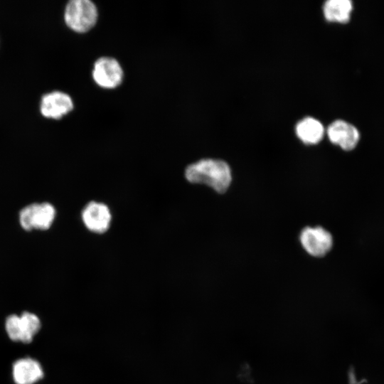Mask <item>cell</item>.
Returning <instances> with one entry per match:
<instances>
[{
	"mask_svg": "<svg viewBox=\"0 0 384 384\" xmlns=\"http://www.w3.org/2000/svg\"><path fill=\"white\" fill-rule=\"evenodd\" d=\"M184 175L190 183L206 184L220 193L228 190L232 181L228 164L219 159H205L194 162L186 167Z\"/></svg>",
	"mask_w": 384,
	"mask_h": 384,
	"instance_id": "6da1fadb",
	"label": "cell"
},
{
	"mask_svg": "<svg viewBox=\"0 0 384 384\" xmlns=\"http://www.w3.org/2000/svg\"><path fill=\"white\" fill-rule=\"evenodd\" d=\"M97 18V8L90 0H71L65 6V23L77 33H85L90 30L96 24Z\"/></svg>",
	"mask_w": 384,
	"mask_h": 384,
	"instance_id": "7a4b0ae2",
	"label": "cell"
},
{
	"mask_svg": "<svg viewBox=\"0 0 384 384\" xmlns=\"http://www.w3.org/2000/svg\"><path fill=\"white\" fill-rule=\"evenodd\" d=\"M6 331L14 341L31 342L41 328V321L34 314L23 312L21 315L8 316L5 322Z\"/></svg>",
	"mask_w": 384,
	"mask_h": 384,
	"instance_id": "3957f363",
	"label": "cell"
},
{
	"mask_svg": "<svg viewBox=\"0 0 384 384\" xmlns=\"http://www.w3.org/2000/svg\"><path fill=\"white\" fill-rule=\"evenodd\" d=\"M55 217V208L48 203H33L23 208L19 213V222L26 230H46Z\"/></svg>",
	"mask_w": 384,
	"mask_h": 384,
	"instance_id": "277c9868",
	"label": "cell"
},
{
	"mask_svg": "<svg viewBox=\"0 0 384 384\" xmlns=\"http://www.w3.org/2000/svg\"><path fill=\"white\" fill-rule=\"evenodd\" d=\"M92 76L98 86L105 89H113L122 83L124 72L115 58L104 56L95 62Z\"/></svg>",
	"mask_w": 384,
	"mask_h": 384,
	"instance_id": "5b68a950",
	"label": "cell"
},
{
	"mask_svg": "<svg viewBox=\"0 0 384 384\" xmlns=\"http://www.w3.org/2000/svg\"><path fill=\"white\" fill-rule=\"evenodd\" d=\"M300 241L304 250L314 257H323L332 247L331 233L321 227H306L301 233Z\"/></svg>",
	"mask_w": 384,
	"mask_h": 384,
	"instance_id": "8992f818",
	"label": "cell"
},
{
	"mask_svg": "<svg viewBox=\"0 0 384 384\" xmlns=\"http://www.w3.org/2000/svg\"><path fill=\"white\" fill-rule=\"evenodd\" d=\"M71 97L61 91H53L42 96L40 102L41 114L50 119H59L73 110Z\"/></svg>",
	"mask_w": 384,
	"mask_h": 384,
	"instance_id": "52a82bcc",
	"label": "cell"
},
{
	"mask_svg": "<svg viewBox=\"0 0 384 384\" xmlns=\"http://www.w3.org/2000/svg\"><path fill=\"white\" fill-rule=\"evenodd\" d=\"M81 217L85 226L90 231L95 233L106 232L112 220L108 206L96 201H91L85 206Z\"/></svg>",
	"mask_w": 384,
	"mask_h": 384,
	"instance_id": "ba28073f",
	"label": "cell"
},
{
	"mask_svg": "<svg viewBox=\"0 0 384 384\" xmlns=\"http://www.w3.org/2000/svg\"><path fill=\"white\" fill-rule=\"evenodd\" d=\"M327 136L334 144L345 151H351L356 147L360 140V133L352 124L337 119L331 122L326 130Z\"/></svg>",
	"mask_w": 384,
	"mask_h": 384,
	"instance_id": "9c48e42d",
	"label": "cell"
},
{
	"mask_svg": "<svg viewBox=\"0 0 384 384\" xmlns=\"http://www.w3.org/2000/svg\"><path fill=\"white\" fill-rule=\"evenodd\" d=\"M12 375L16 384H34L43 377L44 373L38 361L26 357L13 364Z\"/></svg>",
	"mask_w": 384,
	"mask_h": 384,
	"instance_id": "30bf717a",
	"label": "cell"
},
{
	"mask_svg": "<svg viewBox=\"0 0 384 384\" xmlns=\"http://www.w3.org/2000/svg\"><path fill=\"white\" fill-rule=\"evenodd\" d=\"M296 134L304 143L314 144L319 142L323 138L324 128L318 119L306 117L297 124Z\"/></svg>",
	"mask_w": 384,
	"mask_h": 384,
	"instance_id": "8fae6325",
	"label": "cell"
},
{
	"mask_svg": "<svg viewBox=\"0 0 384 384\" xmlns=\"http://www.w3.org/2000/svg\"><path fill=\"white\" fill-rule=\"evenodd\" d=\"M352 10L353 3L350 0H328L323 6L324 17L331 22H348Z\"/></svg>",
	"mask_w": 384,
	"mask_h": 384,
	"instance_id": "7c38bea8",
	"label": "cell"
}]
</instances>
